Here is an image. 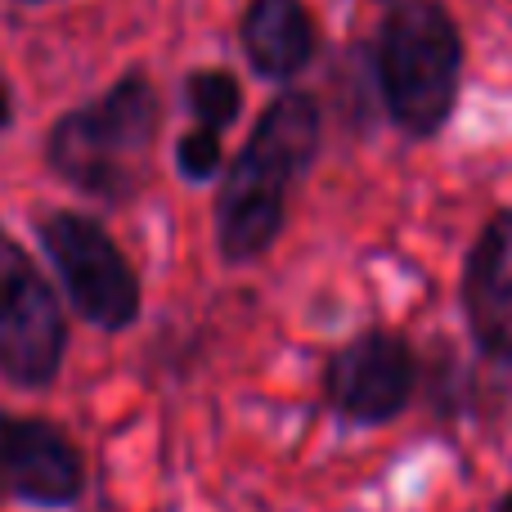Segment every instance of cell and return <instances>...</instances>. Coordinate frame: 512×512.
I'll list each match as a JSON object with an SVG mask.
<instances>
[{
    "label": "cell",
    "mask_w": 512,
    "mask_h": 512,
    "mask_svg": "<svg viewBox=\"0 0 512 512\" xmlns=\"http://www.w3.org/2000/svg\"><path fill=\"white\" fill-rule=\"evenodd\" d=\"M495 512H512V490H508V495H504V499H499V504H495Z\"/></svg>",
    "instance_id": "cell-13"
},
{
    "label": "cell",
    "mask_w": 512,
    "mask_h": 512,
    "mask_svg": "<svg viewBox=\"0 0 512 512\" xmlns=\"http://www.w3.org/2000/svg\"><path fill=\"white\" fill-rule=\"evenodd\" d=\"M36 239H41V252L50 256L77 319H86L90 328H104V333H122L140 319V274L95 216L45 212L36 221Z\"/></svg>",
    "instance_id": "cell-4"
},
{
    "label": "cell",
    "mask_w": 512,
    "mask_h": 512,
    "mask_svg": "<svg viewBox=\"0 0 512 512\" xmlns=\"http://www.w3.org/2000/svg\"><path fill=\"white\" fill-rule=\"evenodd\" d=\"M23 5H41V0H23Z\"/></svg>",
    "instance_id": "cell-15"
},
{
    "label": "cell",
    "mask_w": 512,
    "mask_h": 512,
    "mask_svg": "<svg viewBox=\"0 0 512 512\" xmlns=\"http://www.w3.org/2000/svg\"><path fill=\"white\" fill-rule=\"evenodd\" d=\"M373 77L391 126L436 140L459 108L463 32L441 0H396L373 41Z\"/></svg>",
    "instance_id": "cell-3"
},
{
    "label": "cell",
    "mask_w": 512,
    "mask_h": 512,
    "mask_svg": "<svg viewBox=\"0 0 512 512\" xmlns=\"http://www.w3.org/2000/svg\"><path fill=\"white\" fill-rule=\"evenodd\" d=\"M86 490L77 441L50 418L0 414V499L32 508H68Z\"/></svg>",
    "instance_id": "cell-7"
},
{
    "label": "cell",
    "mask_w": 512,
    "mask_h": 512,
    "mask_svg": "<svg viewBox=\"0 0 512 512\" xmlns=\"http://www.w3.org/2000/svg\"><path fill=\"white\" fill-rule=\"evenodd\" d=\"M418 360L414 346L391 328H369L342 342L324 360L319 391L337 418L360 427H382L414 400Z\"/></svg>",
    "instance_id": "cell-6"
},
{
    "label": "cell",
    "mask_w": 512,
    "mask_h": 512,
    "mask_svg": "<svg viewBox=\"0 0 512 512\" xmlns=\"http://www.w3.org/2000/svg\"><path fill=\"white\" fill-rule=\"evenodd\" d=\"M463 319L481 355L512 364V207L481 225L459 283Z\"/></svg>",
    "instance_id": "cell-8"
},
{
    "label": "cell",
    "mask_w": 512,
    "mask_h": 512,
    "mask_svg": "<svg viewBox=\"0 0 512 512\" xmlns=\"http://www.w3.org/2000/svg\"><path fill=\"white\" fill-rule=\"evenodd\" d=\"M180 95H185V108L194 113V126H207L216 135L230 131L243 113V86L225 68H194L180 86Z\"/></svg>",
    "instance_id": "cell-10"
},
{
    "label": "cell",
    "mask_w": 512,
    "mask_h": 512,
    "mask_svg": "<svg viewBox=\"0 0 512 512\" xmlns=\"http://www.w3.org/2000/svg\"><path fill=\"white\" fill-rule=\"evenodd\" d=\"M239 45L252 72L265 81H292L319 50L306 0H248L239 18Z\"/></svg>",
    "instance_id": "cell-9"
},
{
    "label": "cell",
    "mask_w": 512,
    "mask_h": 512,
    "mask_svg": "<svg viewBox=\"0 0 512 512\" xmlns=\"http://www.w3.org/2000/svg\"><path fill=\"white\" fill-rule=\"evenodd\" d=\"M176 171H180V180H189V185L221 180L225 176V144H221V135L207 131V126H189V131L176 140Z\"/></svg>",
    "instance_id": "cell-11"
},
{
    "label": "cell",
    "mask_w": 512,
    "mask_h": 512,
    "mask_svg": "<svg viewBox=\"0 0 512 512\" xmlns=\"http://www.w3.org/2000/svg\"><path fill=\"white\" fill-rule=\"evenodd\" d=\"M162 126V99L144 72H122L95 104L68 108L45 135V167L77 194L122 207L140 194V158Z\"/></svg>",
    "instance_id": "cell-2"
},
{
    "label": "cell",
    "mask_w": 512,
    "mask_h": 512,
    "mask_svg": "<svg viewBox=\"0 0 512 512\" xmlns=\"http://www.w3.org/2000/svg\"><path fill=\"white\" fill-rule=\"evenodd\" d=\"M324 149V108L310 90H283L256 117L248 144L234 153L216 194V252L252 265L279 243L288 225V189L315 167Z\"/></svg>",
    "instance_id": "cell-1"
},
{
    "label": "cell",
    "mask_w": 512,
    "mask_h": 512,
    "mask_svg": "<svg viewBox=\"0 0 512 512\" xmlns=\"http://www.w3.org/2000/svg\"><path fill=\"white\" fill-rule=\"evenodd\" d=\"M5 243H9V234H5V225H0V252H5Z\"/></svg>",
    "instance_id": "cell-14"
},
{
    "label": "cell",
    "mask_w": 512,
    "mask_h": 512,
    "mask_svg": "<svg viewBox=\"0 0 512 512\" xmlns=\"http://www.w3.org/2000/svg\"><path fill=\"white\" fill-rule=\"evenodd\" d=\"M14 126V90H9V81H0V131H9Z\"/></svg>",
    "instance_id": "cell-12"
},
{
    "label": "cell",
    "mask_w": 512,
    "mask_h": 512,
    "mask_svg": "<svg viewBox=\"0 0 512 512\" xmlns=\"http://www.w3.org/2000/svg\"><path fill=\"white\" fill-rule=\"evenodd\" d=\"M68 355V315L59 292L14 239L0 252V378L41 391L59 378Z\"/></svg>",
    "instance_id": "cell-5"
}]
</instances>
